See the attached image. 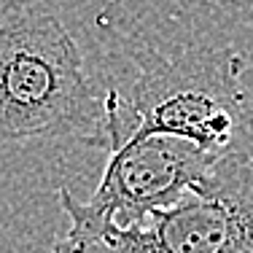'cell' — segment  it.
Listing matches in <instances>:
<instances>
[{"label": "cell", "mask_w": 253, "mask_h": 253, "mask_svg": "<svg viewBox=\"0 0 253 253\" xmlns=\"http://www.w3.org/2000/svg\"><path fill=\"white\" fill-rule=\"evenodd\" d=\"M102 148V97L70 30L41 5L0 11V140Z\"/></svg>", "instance_id": "6da1fadb"}, {"label": "cell", "mask_w": 253, "mask_h": 253, "mask_svg": "<svg viewBox=\"0 0 253 253\" xmlns=\"http://www.w3.org/2000/svg\"><path fill=\"white\" fill-rule=\"evenodd\" d=\"M243 68L234 51L143 57L129 92L111 89L102 97V148L116 137L159 132L213 154L229 151L243 122Z\"/></svg>", "instance_id": "7a4b0ae2"}, {"label": "cell", "mask_w": 253, "mask_h": 253, "mask_svg": "<svg viewBox=\"0 0 253 253\" xmlns=\"http://www.w3.org/2000/svg\"><path fill=\"white\" fill-rule=\"evenodd\" d=\"M108 162L92 197L57 189L70 229L51 253H81L108 226L140 224L148 213L170 208L200 180L221 154L205 151L175 135H126L108 143Z\"/></svg>", "instance_id": "3957f363"}, {"label": "cell", "mask_w": 253, "mask_h": 253, "mask_svg": "<svg viewBox=\"0 0 253 253\" xmlns=\"http://www.w3.org/2000/svg\"><path fill=\"white\" fill-rule=\"evenodd\" d=\"M81 253H253V154L229 148L178 202L102 229Z\"/></svg>", "instance_id": "277c9868"}]
</instances>
